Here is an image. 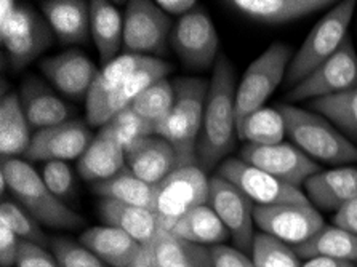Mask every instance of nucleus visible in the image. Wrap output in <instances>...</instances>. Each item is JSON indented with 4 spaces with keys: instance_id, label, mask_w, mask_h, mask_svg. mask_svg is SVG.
Instances as JSON below:
<instances>
[{
    "instance_id": "nucleus-12",
    "label": "nucleus",
    "mask_w": 357,
    "mask_h": 267,
    "mask_svg": "<svg viewBox=\"0 0 357 267\" xmlns=\"http://www.w3.org/2000/svg\"><path fill=\"white\" fill-rule=\"evenodd\" d=\"M207 204L228 229L236 247L243 253H252L253 241L257 236L253 232L255 206L252 205V200L228 179L216 174L215 178L210 179Z\"/></svg>"
},
{
    "instance_id": "nucleus-33",
    "label": "nucleus",
    "mask_w": 357,
    "mask_h": 267,
    "mask_svg": "<svg viewBox=\"0 0 357 267\" xmlns=\"http://www.w3.org/2000/svg\"><path fill=\"white\" fill-rule=\"evenodd\" d=\"M173 236L196 245H218L229 237L218 215L207 205H200L180 218L169 231Z\"/></svg>"
},
{
    "instance_id": "nucleus-17",
    "label": "nucleus",
    "mask_w": 357,
    "mask_h": 267,
    "mask_svg": "<svg viewBox=\"0 0 357 267\" xmlns=\"http://www.w3.org/2000/svg\"><path fill=\"white\" fill-rule=\"evenodd\" d=\"M40 69L56 90L77 101L89 96L98 75V69L91 59L77 50H68L42 59Z\"/></svg>"
},
{
    "instance_id": "nucleus-43",
    "label": "nucleus",
    "mask_w": 357,
    "mask_h": 267,
    "mask_svg": "<svg viewBox=\"0 0 357 267\" xmlns=\"http://www.w3.org/2000/svg\"><path fill=\"white\" fill-rule=\"evenodd\" d=\"M213 267H255L252 259L237 248L226 247V245H213L210 247Z\"/></svg>"
},
{
    "instance_id": "nucleus-11",
    "label": "nucleus",
    "mask_w": 357,
    "mask_h": 267,
    "mask_svg": "<svg viewBox=\"0 0 357 267\" xmlns=\"http://www.w3.org/2000/svg\"><path fill=\"white\" fill-rule=\"evenodd\" d=\"M218 174L239 188L259 206L269 205H310V200L298 188L290 186L242 159H226L218 168Z\"/></svg>"
},
{
    "instance_id": "nucleus-5",
    "label": "nucleus",
    "mask_w": 357,
    "mask_h": 267,
    "mask_svg": "<svg viewBox=\"0 0 357 267\" xmlns=\"http://www.w3.org/2000/svg\"><path fill=\"white\" fill-rule=\"evenodd\" d=\"M356 10L354 0L340 2L321 18L303 42L300 50L294 54L285 74L287 86H296L307 75L314 73L324 61L342 47Z\"/></svg>"
},
{
    "instance_id": "nucleus-37",
    "label": "nucleus",
    "mask_w": 357,
    "mask_h": 267,
    "mask_svg": "<svg viewBox=\"0 0 357 267\" xmlns=\"http://www.w3.org/2000/svg\"><path fill=\"white\" fill-rule=\"evenodd\" d=\"M101 132L109 135L112 139H116L123 147V151H128L139 139L148 138L155 135V127L148 121H144L142 116H138L132 107L123 109L117 112L106 125H102Z\"/></svg>"
},
{
    "instance_id": "nucleus-1",
    "label": "nucleus",
    "mask_w": 357,
    "mask_h": 267,
    "mask_svg": "<svg viewBox=\"0 0 357 267\" xmlns=\"http://www.w3.org/2000/svg\"><path fill=\"white\" fill-rule=\"evenodd\" d=\"M236 74L225 54H218L205 102L202 128L197 143V163L204 171L213 170L234 147L236 121Z\"/></svg>"
},
{
    "instance_id": "nucleus-4",
    "label": "nucleus",
    "mask_w": 357,
    "mask_h": 267,
    "mask_svg": "<svg viewBox=\"0 0 357 267\" xmlns=\"http://www.w3.org/2000/svg\"><path fill=\"white\" fill-rule=\"evenodd\" d=\"M278 111L285 122L287 136L307 157L330 165L357 163V146L326 117L290 105Z\"/></svg>"
},
{
    "instance_id": "nucleus-35",
    "label": "nucleus",
    "mask_w": 357,
    "mask_h": 267,
    "mask_svg": "<svg viewBox=\"0 0 357 267\" xmlns=\"http://www.w3.org/2000/svg\"><path fill=\"white\" fill-rule=\"evenodd\" d=\"M237 135L253 146H274L282 143L285 122L278 109L261 107L237 123Z\"/></svg>"
},
{
    "instance_id": "nucleus-26",
    "label": "nucleus",
    "mask_w": 357,
    "mask_h": 267,
    "mask_svg": "<svg viewBox=\"0 0 357 267\" xmlns=\"http://www.w3.org/2000/svg\"><path fill=\"white\" fill-rule=\"evenodd\" d=\"M144 252L153 267H196L212 263L210 248L178 238L165 229H160Z\"/></svg>"
},
{
    "instance_id": "nucleus-47",
    "label": "nucleus",
    "mask_w": 357,
    "mask_h": 267,
    "mask_svg": "<svg viewBox=\"0 0 357 267\" xmlns=\"http://www.w3.org/2000/svg\"><path fill=\"white\" fill-rule=\"evenodd\" d=\"M301 267H357V264L346 263V261L330 259V258H312V259H306V263Z\"/></svg>"
},
{
    "instance_id": "nucleus-50",
    "label": "nucleus",
    "mask_w": 357,
    "mask_h": 267,
    "mask_svg": "<svg viewBox=\"0 0 357 267\" xmlns=\"http://www.w3.org/2000/svg\"><path fill=\"white\" fill-rule=\"evenodd\" d=\"M196 267H213V263H208V264H202V266H196Z\"/></svg>"
},
{
    "instance_id": "nucleus-39",
    "label": "nucleus",
    "mask_w": 357,
    "mask_h": 267,
    "mask_svg": "<svg viewBox=\"0 0 357 267\" xmlns=\"http://www.w3.org/2000/svg\"><path fill=\"white\" fill-rule=\"evenodd\" d=\"M0 221L12 229L21 241L37 243L45 248L50 245V238L43 234L39 222L23 206L16 205L15 201L2 200V205H0Z\"/></svg>"
},
{
    "instance_id": "nucleus-2",
    "label": "nucleus",
    "mask_w": 357,
    "mask_h": 267,
    "mask_svg": "<svg viewBox=\"0 0 357 267\" xmlns=\"http://www.w3.org/2000/svg\"><path fill=\"white\" fill-rule=\"evenodd\" d=\"M208 84L204 79H176L173 84L175 105L159 125L155 136L169 141L178 155V167L197 165V143L202 128Z\"/></svg>"
},
{
    "instance_id": "nucleus-16",
    "label": "nucleus",
    "mask_w": 357,
    "mask_h": 267,
    "mask_svg": "<svg viewBox=\"0 0 357 267\" xmlns=\"http://www.w3.org/2000/svg\"><path fill=\"white\" fill-rule=\"evenodd\" d=\"M93 141L86 125L79 121H68L39 130L32 136L26 159L43 162H64L80 159Z\"/></svg>"
},
{
    "instance_id": "nucleus-40",
    "label": "nucleus",
    "mask_w": 357,
    "mask_h": 267,
    "mask_svg": "<svg viewBox=\"0 0 357 267\" xmlns=\"http://www.w3.org/2000/svg\"><path fill=\"white\" fill-rule=\"evenodd\" d=\"M48 247L55 256L58 267H109L82 243L74 242L71 238L52 237Z\"/></svg>"
},
{
    "instance_id": "nucleus-3",
    "label": "nucleus",
    "mask_w": 357,
    "mask_h": 267,
    "mask_svg": "<svg viewBox=\"0 0 357 267\" xmlns=\"http://www.w3.org/2000/svg\"><path fill=\"white\" fill-rule=\"evenodd\" d=\"M0 173L21 206L39 222L55 229H77L84 226V218L59 200L28 162L2 157Z\"/></svg>"
},
{
    "instance_id": "nucleus-15",
    "label": "nucleus",
    "mask_w": 357,
    "mask_h": 267,
    "mask_svg": "<svg viewBox=\"0 0 357 267\" xmlns=\"http://www.w3.org/2000/svg\"><path fill=\"white\" fill-rule=\"evenodd\" d=\"M255 224L261 232L279 238L287 245H301L317 234L324 224L322 216L310 205H269L255 206L253 210Z\"/></svg>"
},
{
    "instance_id": "nucleus-8",
    "label": "nucleus",
    "mask_w": 357,
    "mask_h": 267,
    "mask_svg": "<svg viewBox=\"0 0 357 267\" xmlns=\"http://www.w3.org/2000/svg\"><path fill=\"white\" fill-rule=\"evenodd\" d=\"M155 213L160 226L170 231L173 224L189 211L208 201L210 181L197 165L178 168L158 184Z\"/></svg>"
},
{
    "instance_id": "nucleus-41",
    "label": "nucleus",
    "mask_w": 357,
    "mask_h": 267,
    "mask_svg": "<svg viewBox=\"0 0 357 267\" xmlns=\"http://www.w3.org/2000/svg\"><path fill=\"white\" fill-rule=\"evenodd\" d=\"M42 179L47 188L56 195L59 200H73L75 190V178L71 168L64 162H47L42 171Z\"/></svg>"
},
{
    "instance_id": "nucleus-49",
    "label": "nucleus",
    "mask_w": 357,
    "mask_h": 267,
    "mask_svg": "<svg viewBox=\"0 0 357 267\" xmlns=\"http://www.w3.org/2000/svg\"><path fill=\"white\" fill-rule=\"evenodd\" d=\"M130 267H153V266H151L148 256H146V252H144V254L142 256V258H139V259L137 261V263L132 264Z\"/></svg>"
},
{
    "instance_id": "nucleus-32",
    "label": "nucleus",
    "mask_w": 357,
    "mask_h": 267,
    "mask_svg": "<svg viewBox=\"0 0 357 267\" xmlns=\"http://www.w3.org/2000/svg\"><path fill=\"white\" fill-rule=\"evenodd\" d=\"M300 259L330 258L357 264V236L337 226H324L310 241L294 247Z\"/></svg>"
},
{
    "instance_id": "nucleus-30",
    "label": "nucleus",
    "mask_w": 357,
    "mask_h": 267,
    "mask_svg": "<svg viewBox=\"0 0 357 267\" xmlns=\"http://www.w3.org/2000/svg\"><path fill=\"white\" fill-rule=\"evenodd\" d=\"M90 26L101 63H111L123 43V20L119 10L106 0L90 2Z\"/></svg>"
},
{
    "instance_id": "nucleus-48",
    "label": "nucleus",
    "mask_w": 357,
    "mask_h": 267,
    "mask_svg": "<svg viewBox=\"0 0 357 267\" xmlns=\"http://www.w3.org/2000/svg\"><path fill=\"white\" fill-rule=\"evenodd\" d=\"M15 8L16 2H13V0H3V2L0 3V27L5 26L10 20H12Z\"/></svg>"
},
{
    "instance_id": "nucleus-45",
    "label": "nucleus",
    "mask_w": 357,
    "mask_h": 267,
    "mask_svg": "<svg viewBox=\"0 0 357 267\" xmlns=\"http://www.w3.org/2000/svg\"><path fill=\"white\" fill-rule=\"evenodd\" d=\"M333 226L357 236V194L335 213Z\"/></svg>"
},
{
    "instance_id": "nucleus-23",
    "label": "nucleus",
    "mask_w": 357,
    "mask_h": 267,
    "mask_svg": "<svg viewBox=\"0 0 357 267\" xmlns=\"http://www.w3.org/2000/svg\"><path fill=\"white\" fill-rule=\"evenodd\" d=\"M306 197L319 210L338 211L357 194V168L342 167L319 171L305 183Z\"/></svg>"
},
{
    "instance_id": "nucleus-42",
    "label": "nucleus",
    "mask_w": 357,
    "mask_h": 267,
    "mask_svg": "<svg viewBox=\"0 0 357 267\" xmlns=\"http://www.w3.org/2000/svg\"><path fill=\"white\" fill-rule=\"evenodd\" d=\"M15 267H58L53 253L37 243L21 241Z\"/></svg>"
},
{
    "instance_id": "nucleus-13",
    "label": "nucleus",
    "mask_w": 357,
    "mask_h": 267,
    "mask_svg": "<svg viewBox=\"0 0 357 267\" xmlns=\"http://www.w3.org/2000/svg\"><path fill=\"white\" fill-rule=\"evenodd\" d=\"M170 43L188 68L207 69L218 58V32L200 7L178 20L172 29Z\"/></svg>"
},
{
    "instance_id": "nucleus-36",
    "label": "nucleus",
    "mask_w": 357,
    "mask_h": 267,
    "mask_svg": "<svg viewBox=\"0 0 357 267\" xmlns=\"http://www.w3.org/2000/svg\"><path fill=\"white\" fill-rule=\"evenodd\" d=\"M173 105H175V90H173V85L167 79H162L155 82L154 85H151L148 90H144L130 105V107L138 116H142L144 121H148L155 127V125H159L172 112Z\"/></svg>"
},
{
    "instance_id": "nucleus-18",
    "label": "nucleus",
    "mask_w": 357,
    "mask_h": 267,
    "mask_svg": "<svg viewBox=\"0 0 357 267\" xmlns=\"http://www.w3.org/2000/svg\"><path fill=\"white\" fill-rule=\"evenodd\" d=\"M126 157L130 171L149 184H159L180 168L172 144L155 135L139 139L126 152Z\"/></svg>"
},
{
    "instance_id": "nucleus-27",
    "label": "nucleus",
    "mask_w": 357,
    "mask_h": 267,
    "mask_svg": "<svg viewBox=\"0 0 357 267\" xmlns=\"http://www.w3.org/2000/svg\"><path fill=\"white\" fill-rule=\"evenodd\" d=\"M126 163L127 157L123 147L100 130L89 149L79 159L77 171L85 181L98 183L116 176L126 168Z\"/></svg>"
},
{
    "instance_id": "nucleus-44",
    "label": "nucleus",
    "mask_w": 357,
    "mask_h": 267,
    "mask_svg": "<svg viewBox=\"0 0 357 267\" xmlns=\"http://www.w3.org/2000/svg\"><path fill=\"white\" fill-rule=\"evenodd\" d=\"M21 238L5 222L0 221V267L16 266Z\"/></svg>"
},
{
    "instance_id": "nucleus-28",
    "label": "nucleus",
    "mask_w": 357,
    "mask_h": 267,
    "mask_svg": "<svg viewBox=\"0 0 357 267\" xmlns=\"http://www.w3.org/2000/svg\"><path fill=\"white\" fill-rule=\"evenodd\" d=\"M149 56L142 54L123 53L107 63L105 68L98 70V75L91 85V90L86 96V122L91 123L98 116L100 109L109 100V96L126 82L130 75L143 66Z\"/></svg>"
},
{
    "instance_id": "nucleus-46",
    "label": "nucleus",
    "mask_w": 357,
    "mask_h": 267,
    "mask_svg": "<svg viewBox=\"0 0 357 267\" xmlns=\"http://www.w3.org/2000/svg\"><path fill=\"white\" fill-rule=\"evenodd\" d=\"M158 5L167 15L185 16L196 8L197 2L194 0H159Z\"/></svg>"
},
{
    "instance_id": "nucleus-34",
    "label": "nucleus",
    "mask_w": 357,
    "mask_h": 267,
    "mask_svg": "<svg viewBox=\"0 0 357 267\" xmlns=\"http://www.w3.org/2000/svg\"><path fill=\"white\" fill-rule=\"evenodd\" d=\"M307 106L312 112L326 117L346 138L357 143V86L343 93L312 100Z\"/></svg>"
},
{
    "instance_id": "nucleus-24",
    "label": "nucleus",
    "mask_w": 357,
    "mask_h": 267,
    "mask_svg": "<svg viewBox=\"0 0 357 267\" xmlns=\"http://www.w3.org/2000/svg\"><path fill=\"white\" fill-rule=\"evenodd\" d=\"M172 70L169 63L164 59L149 56L142 68L137 73H133L130 77L119 86V89L109 96V100L105 102V106L100 109L98 116L91 122V127H102L116 116L117 112L127 109L137 98L148 90L155 82L165 79V75Z\"/></svg>"
},
{
    "instance_id": "nucleus-19",
    "label": "nucleus",
    "mask_w": 357,
    "mask_h": 267,
    "mask_svg": "<svg viewBox=\"0 0 357 267\" xmlns=\"http://www.w3.org/2000/svg\"><path fill=\"white\" fill-rule=\"evenodd\" d=\"M226 5L257 23L285 24L335 3L328 0H231Z\"/></svg>"
},
{
    "instance_id": "nucleus-9",
    "label": "nucleus",
    "mask_w": 357,
    "mask_h": 267,
    "mask_svg": "<svg viewBox=\"0 0 357 267\" xmlns=\"http://www.w3.org/2000/svg\"><path fill=\"white\" fill-rule=\"evenodd\" d=\"M357 86V52L348 36L342 47L287 95L290 102L319 100Z\"/></svg>"
},
{
    "instance_id": "nucleus-20",
    "label": "nucleus",
    "mask_w": 357,
    "mask_h": 267,
    "mask_svg": "<svg viewBox=\"0 0 357 267\" xmlns=\"http://www.w3.org/2000/svg\"><path fill=\"white\" fill-rule=\"evenodd\" d=\"M80 243L109 267H130L144 254V247L127 232L111 226H96L80 236Z\"/></svg>"
},
{
    "instance_id": "nucleus-29",
    "label": "nucleus",
    "mask_w": 357,
    "mask_h": 267,
    "mask_svg": "<svg viewBox=\"0 0 357 267\" xmlns=\"http://www.w3.org/2000/svg\"><path fill=\"white\" fill-rule=\"evenodd\" d=\"M91 190L101 199L119 200L151 211H155L158 206V184H149L135 176L128 167L119 171L116 176L93 183Z\"/></svg>"
},
{
    "instance_id": "nucleus-38",
    "label": "nucleus",
    "mask_w": 357,
    "mask_h": 267,
    "mask_svg": "<svg viewBox=\"0 0 357 267\" xmlns=\"http://www.w3.org/2000/svg\"><path fill=\"white\" fill-rule=\"evenodd\" d=\"M252 256L255 267H301L300 256L290 245L264 232L255 236Z\"/></svg>"
},
{
    "instance_id": "nucleus-6",
    "label": "nucleus",
    "mask_w": 357,
    "mask_h": 267,
    "mask_svg": "<svg viewBox=\"0 0 357 267\" xmlns=\"http://www.w3.org/2000/svg\"><path fill=\"white\" fill-rule=\"evenodd\" d=\"M290 61L291 48L284 42H274L247 68L236 91L237 123L263 107L285 77Z\"/></svg>"
},
{
    "instance_id": "nucleus-7",
    "label": "nucleus",
    "mask_w": 357,
    "mask_h": 267,
    "mask_svg": "<svg viewBox=\"0 0 357 267\" xmlns=\"http://www.w3.org/2000/svg\"><path fill=\"white\" fill-rule=\"evenodd\" d=\"M53 36L45 16L37 13L28 3H16L12 20L0 27V40L15 73L45 53L52 47Z\"/></svg>"
},
{
    "instance_id": "nucleus-22",
    "label": "nucleus",
    "mask_w": 357,
    "mask_h": 267,
    "mask_svg": "<svg viewBox=\"0 0 357 267\" xmlns=\"http://www.w3.org/2000/svg\"><path fill=\"white\" fill-rule=\"evenodd\" d=\"M40 8L53 34L64 45H79L89 40L90 3L82 0H45Z\"/></svg>"
},
{
    "instance_id": "nucleus-14",
    "label": "nucleus",
    "mask_w": 357,
    "mask_h": 267,
    "mask_svg": "<svg viewBox=\"0 0 357 267\" xmlns=\"http://www.w3.org/2000/svg\"><path fill=\"white\" fill-rule=\"evenodd\" d=\"M241 159L294 188H300L312 174L322 171L311 157L284 141L274 146H243Z\"/></svg>"
},
{
    "instance_id": "nucleus-31",
    "label": "nucleus",
    "mask_w": 357,
    "mask_h": 267,
    "mask_svg": "<svg viewBox=\"0 0 357 267\" xmlns=\"http://www.w3.org/2000/svg\"><path fill=\"white\" fill-rule=\"evenodd\" d=\"M31 125L20 95L7 93L0 101V152L2 157L26 155L31 146Z\"/></svg>"
},
{
    "instance_id": "nucleus-25",
    "label": "nucleus",
    "mask_w": 357,
    "mask_h": 267,
    "mask_svg": "<svg viewBox=\"0 0 357 267\" xmlns=\"http://www.w3.org/2000/svg\"><path fill=\"white\" fill-rule=\"evenodd\" d=\"M20 101L31 128L43 130L68 122V106L34 75L26 77L21 84Z\"/></svg>"
},
{
    "instance_id": "nucleus-10",
    "label": "nucleus",
    "mask_w": 357,
    "mask_h": 267,
    "mask_svg": "<svg viewBox=\"0 0 357 267\" xmlns=\"http://www.w3.org/2000/svg\"><path fill=\"white\" fill-rule=\"evenodd\" d=\"M172 34V20L158 3L132 0L123 18V47L127 53L151 56L167 53V39Z\"/></svg>"
},
{
    "instance_id": "nucleus-21",
    "label": "nucleus",
    "mask_w": 357,
    "mask_h": 267,
    "mask_svg": "<svg viewBox=\"0 0 357 267\" xmlns=\"http://www.w3.org/2000/svg\"><path fill=\"white\" fill-rule=\"evenodd\" d=\"M98 216L102 222H106V226L117 227L127 232L143 247H148L158 237L162 229L160 220L155 211L112 199L100 200Z\"/></svg>"
}]
</instances>
